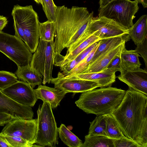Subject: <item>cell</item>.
Wrapping results in <instances>:
<instances>
[{
  "mask_svg": "<svg viewBox=\"0 0 147 147\" xmlns=\"http://www.w3.org/2000/svg\"><path fill=\"white\" fill-rule=\"evenodd\" d=\"M137 144L140 147H147V116L144 118L142 123Z\"/></svg>",
  "mask_w": 147,
  "mask_h": 147,
  "instance_id": "cell-32",
  "label": "cell"
},
{
  "mask_svg": "<svg viewBox=\"0 0 147 147\" xmlns=\"http://www.w3.org/2000/svg\"><path fill=\"white\" fill-rule=\"evenodd\" d=\"M112 114L124 135L137 144L142 123L147 116V96L129 87L121 104Z\"/></svg>",
  "mask_w": 147,
  "mask_h": 147,
  "instance_id": "cell-2",
  "label": "cell"
},
{
  "mask_svg": "<svg viewBox=\"0 0 147 147\" xmlns=\"http://www.w3.org/2000/svg\"><path fill=\"white\" fill-rule=\"evenodd\" d=\"M11 147H31L32 146L26 140L18 136H5Z\"/></svg>",
  "mask_w": 147,
  "mask_h": 147,
  "instance_id": "cell-31",
  "label": "cell"
},
{
  "mask_svg": "<svg viewBox=\"0 0 147 147\" xmlns=\"http://www.w3.org/2000/svg\"><path fill=\"white\" fill-rule=\"evenodd\" d=\"M100 39L98 37L92 35L90 36L66 53L62 60L57 66L60 67L63 64L74 59L81 52L89 46Z\"/></svg>",
  "mask_w": 147,
  "mask_h": 147,
  "instance_id": "cell-22",
  "label": "cell"
},
{
  "mask_svg": "<svg viewBox=\"0 0 147 147\" xmlns=\"http://www.w3.org/2000/svg\"><path fill=\"white\" fill-rule=\"evenodd\" d=\"M15 35L22 39L25 43V39L23 30L15 19H13Z\"/></svg>",
  "mask_w": 147,
  "mask_h": 147,
  "instance_id": "cell-37",
  "label": "cell"
},
{
  "mask_svg": "<svg viewBox=\"0 0 147 147\" xmlns=\"http://www.w3.org/2000/svg\"><path fill=\"white\" fill-rule=\"evenodd\" d=\"M106 123L108 137L113 139H119L124 135L115 118L112 114L103 115Z\"/></svg>",
  "mask_w": 147,
  "mask_h": 147,
  "instance_id": "cell-25",
  "label": "cell"
},
{
  "mask_svg": "<svg viewBox=\"0 0 147 147\" xmlns=\"http://www.w3.org/2000/svg\"><path fill=\"white\" fill-rule=\"evenodd\" d=\"M66 78L91 81L97 83L100 87H111L115 82V72L105 69L102 71L82 73L65 76Z\"/></svg>",
  "mask_w": 147,
  "mask_h": 147,
  "instance_id": "cell-15",
  "label": "cell"
},
{
  "mask_svg": "<svg viewBox=\"0 0 147 147\" xmlns=\"http://www.w3.org/2000/svg\"><path fill=\"white\" fill-rule=\"evenodd\" d=\"M114 139L100 135H86L81 147H115Z\"/></svg>",
  "mask_w": 147,
  "mask_h": 147,
  "instance_id": "cell-23",
  "label": "cell"
},
{
  "mask_svg": "<svg viewBox=\"0 0 147 147\" xmlns=\"http://www.w3.org/2000/svg\"><path fill=\"white\" fill-rule=\"evenodd\" d=\"M121 81L134 90L147 96V70L140 68L129 70L117 76Z\"/></svg>",
  "mask_w": 147,
  "mask_h": 147,
  "instance_id": "cell-14",
  "label": "cell"
},
{
  "mask_svg": "<svg viewBox=\"0 0 147 147\" xmlns=\"http://www.w3.org/2000/svg\"><path fill=\"white\" fill-rule=\"evenodd\" d=\"M54 40H39L38 47L32 55L30 63L42 79V84L51 83L54 62Z\"/></svg>",
  "mask_w": 147,
  "mask_h": 147,
  "instance_id": "cell-7",
  "label": "cell"
},
{
  "mask_svg": "<svg viewBox=\"0 0 147 147\" xmlns=\"http://www.w3.org/2000/svg\"><path fill=\"white\" fill-rule=\"evenodd\" d=\"M0 90L14 101L24 105L33 107L38 99L35 89L29 83L22 80H18Z\"/></svg>",
  "mask_w": 147,
  "mask_h": 147,
  "instance_id": "cell-11",
  "label": "cell"
},
{
  "mask_svg": "<svg viewBox=\"0 0 147 147\" xmlns=\"http://www.w3.org/2000/svg\"><path fill=\"white\" fill-rule=\"evenodd\" d=\"M43 10L48 20L55 22L56 20L57 6L53 0H42Z\"/></svg>",
  "mask_w": 147,
  "mask_h": 147,
  "instance_id": "cell-28",
  "label": "cell"
},
{
  "mask_svg": "<svg viewBox=\"0 0 147 147\" xmlns=\"http://www.w3.org/2000/svg\"><path fill=\"white\" fill-rule=\"evenodd\" d=\"M85 31L100 40L128 34V30L114 20L105 17L93 18Z\"/></svg>",
  "mask_w": 147,
  "mask_h": 147,
  "instance_id": "cell-9",
  "label": "cell"
},
{
  "mask_svg": "<svg viewBox=\"0 0 147 147\" xmlns=\"http://www.w3.org/2000/svg\"><path fill=\"white\" fill-rule=\"evenodd\" d=\"M13 119L9 115L0 113V126H3Z\"/></svg>",
  "mask_w": 147,
  "mask_h": 147,
  "instance_id": "cell-38",
  "label": "cell"
},
{
  "mask_svg": "<svg viewBox=\"0 0 147 147\" xmlns=\"http://www.w3.org/2000/svg\"><path fill=\"white\" fill-rule=\"evenodd\" d=\"M99 43L88 55L71 71L68 75L81 73L87 68L98 47Z\"/></svg>",
  "mask_w": 147,
  "mask_h": 147,
  "instance_id": "cell-30",
  "label": "cell"
},
{
  "mask_svg": "<svg viewBox=\"0 0 147 147\" xmlns=\"http://www.w3.org/2000/svg\"><path fill=\"white\" fill-rule=\"evenodd\" d=\"M125 42H124L99 57L89 64L82 73L98 72L105 69L111 60L116 56L120 54L122 49L125 46Z\"/></svg>",
  "mask_w": 147,
  "mask_h": 147,
  "instance_id": "cell-17",
  "label": "cell"
},
{
  "mask_svg": "<svg viewBox=\"0 0 147 147\" xmlns=\"http://www.w3.org/2000/svg\"><path fill=\"white\" fill-rule=\"evenodd\" d=\"M15 74L18 79L29 83L32 88L42 82V78L30 65L22 67H18Z\"/></svg>",
  "mask_w": 147,
  "mask_h": 147,
  "instance_id": "cell-20",
  "label": "cell"
},
{
  "mask_svg": "<svg viewBox=\"0 0 147 147\" xmlns=\"http://www.w3.org/2000/svg\"><path fill=\"white\" fill-rule=\"evenodd\" d=\"M93 14V11L90 13L85 7L57 6L54 41L55 66L63 59L62 51L73 45L84 34Z\"/></svg>",
  "mask_w": 147,
  "mask_h": 147,
  "instance_id": "cell-1",
  "label": "cell"
},
{
  "mask_svg": "<svg viewBox=\"0 0 147 147\" xmlns=\"http://www.w3.org/2000/svg\"><path fill=\"white\" fill-rule=\"evenodd\" d=\"M78 65L75 59L69 61L60 66L62 73L65 76L68 75L71 71Z\"/></svg>",
  "mask_w": 147,
  "mask_h": 147,
  "instance_id": "cell-36",
  "label": "cell"
},
{
  "mask_svg": "<svg viewBox=\"0 0 147 147\" xmlns=\"http://www.w3.org/2000/svg\"><path fill=\"white\" fill-rule=\"evenodd\" d=\"M0 113L9 115L13 119L31 120L34 116L32 107L19 104L3 93L0 90Z\"/></svg>",
  "mask_w": 147,
  "mask_h": 147,
  "instance_id": "cell-13",
  "label": "cell"
},
{
  "mask_svg": "<svg viewBox=\"0 0 147 147\" xmlns=\"http://www.w3.org/2000/svg\"><path fill=\"white\" fill-rule=\"evenodd\" d=\"M35 90L37 99L49 104L53 109L59 105L61 101L67 94L55 87L51 88L41 84L38 85Z\"/></svg>",
  "mask_w": 147,
  "mask_h": 147,
  "instance_id": "cell-16",
  "label": "cell"
},
{
  "mask_svg": "<svg viewBox=\"0 0 147 147\" xmlns=\"http://www.w3.org/2000/svg\"><path fill=\"white\" fill-rule=\"evenodd\" d=\"M128 34L102 39L99 43L89 64L111 50L126 42Z\"/></svg>",
  "mask_w": 147,
  "mask_h": 147,
  "instance_id": "cell-18",
  "label": "cell"
},
{
  "mask_svg": "<svg viewBox=\"0 0 147 147\" xmlns=\"http://www.w3.org/2000/svg\"><path fill=\"white\" fill-rule=\"evenodd\" d=\"M128 32L129 37L136 46L142 43L147 38V15L141 16Z\"/></svg>",
  "mask_w": 147,
  "mask_h": 147,
  "instance_id": "cell-19",
  "label": "cell"
},
{
  "mask_svg": "<svg viewBox=\"0 0 147 147\" xmlns=\"http://www.w3.org/2000/svg\"><path fill=\"white\" fill-rule=\"evenodd\" d=\"M137 1L112 0L100 7L98 17H105L114 20L128 30L133 26V20L139 7Z\"/></svg>",
  "mask_w": 147,
  "mask_h": 147,
  "instance_id": "cell-6",
  "label": "cell"
},
{
  "mask_svg": "<svg viewBox=\"0 0 147 147\" xmlns=\"http://www.w3.org/2000/svg\"><path fill=\"white\" fill-rule=\"evenodd\" d=\"M39 36L40 39L47 41L54 40L55 33V23L47 20L39 23Z\"/></svg>",
  "mask_w": 147,
  "mask_h": 147,
  "instance_id": "cell-27",
  "label": "cell"
},
{
  "mask_svg": "<svg viewBox=\"0 0 147 147\" xmlns=\"http://www.w3.org/2000/svg\"><path fill=\"white\" fill-rule=\"evenodd\" d=\"M115 147H140L135 142L125 136L119 139H115Z\"/></svg>",
  "mask_w": 147,
  "mask_h": 147,
  "instance_id": "cell-33",
  "label": "cell"
},
{
  "mask_svg": "<svg viewBox=\"0 0 147 147\" xmlns=\"http://www.w3.org/2000/svg\"><path fill=\"white\" fill-rule=\"evenodd\" d=\"M59 137L63 143L69 147H81L82 141L62 124L58 128Z\"/></svg>",
  "mask_w": 147,
  "mask_h": 147,
  "instance_id": "cell-24",
  "label": "cell"
},
{
  "mask_svg": "<svg viewBox=\"0 0 147 147\" xmlns=\"http://www.w3.org/2000/svg\"><path fill=\"white\" fill-rule=\"evenodd\" d=\"M15 74L5 71H0V90L3 89L18 81Z\"/></svg>",
  "mask_w": 147,
  "mask_h": 147,
  "instance_id": "cell-29",
  "label": "cell"
},
{
  "mask_svg": "<svg viewBox=\"0 0 147 147\" xmlns=\"http://www.w3.org/2000/svg\"><path fill=\"white\" fill-rule=\"evenodd\" d=\"M90 123L88 135H100L108 137L106 123L103 115L97 116L92 121L90 122Z\"/></svg>",
  "mask_w": 147,
  "mask_h": 147,
  "instance_id": "cell-26",
  "label": "cell"
},
{
  "mask_svg": "<svg viewBox=\"0 0 147 147\" xmlns=\"http://www.w3.org/2000/svg\"><path fill=\"white\" fill-rule=\"evenodd\" d=\"M105 69L113 72H116L117 71H119L121 73L122 69L120 54L115 57L110 62Z\"/></svg>",
  "mask_w": 147,
  "mask_h": 147,
  "instance_id": "cell-34",
  "label": "cell"
},
{
  "mask_svg": "<svg viewBox=\"0 0 147 147\" xmlns=\"http://www.w3.org/2000/svg\"><path fill=\"white\" fill-rule=\"evenodd\" d=\"M125 92L116 88L100 87L82 92L75 103L88 114L97 116L112 114L121 104Z\"/></svg>",
  "mask_w": 147,
  "mask_h": 147,
  "instance_id": "cell-3",
  "label": "cell"
},
{
  "mask_svg": "<svg viewBox=\"0 0 147 147\" xmlns=\"http://www.w3.org/2000/svg\"><path fill=\"white\" fill-rule=\"evenodd\" d=\"M8 22L7 18L3 16L0 15V31L6 26Z\"/></svg>",
  "mask_w": 147,
  "mask_h": 147,
  "instance_id": "cell-40",
  "label": "cell"
},
{
  "mask_svg": "<svg viewBox=\"0 0 147 147\" xmlns=\"http://www.w3.org/2000/svg\"><path fill=\"white\" fill-rule=\"evenodd\" d=\"M51 82L54 84L55 88L67 93H82L100 87L97 83L93 81L66 78L60 72H58L57 77L52 78Z\"/></svg>",
  "mask_w": 147,
  "mask_h": 147,
  "instance_id": "cell-12",
  "label": "cell"
},
{
  "mask_svg": "<svg viewBox=\"0 0 147 147\" xmlns=\"http://www.w3.org/2000/svg\"><path fill=\"white\" fill-rule=\"evenodd\" d=\"M138 3H141L144 8L147 7V0H136Z\"/></svg>",
  "mask_w": 147,
  "mask_h": 147,
  "instance_id": "cell-42",
  "label": "cell"
},
{
  "mask_svg": "<svg viewBox=\"0 0 147 147\" xmlns=\"http://www.w3.org/2000/svg\"><path fill=\"white\" fill-rule=\"evenodd\" d=\"M36 122L37 119H12L6 124L1 132L5 136L21 137L33 147L34 144Z\"/></svg>",
  "mask_w": 147,
  "mask_h": 147,
  "instance_id": "cell-10",
  "label": "cell"
},
{
  "mask_svg": "<svg viewBox=\"0 0 147 147\" xmlns=\"http://www.w3.org/2000/svg\"><path fill=\"white\" fill-rule=\"evenodd\" d=\"M140 56L135 50H127L125 46L120 54L122 74L125 71L140 68L141 63L139 61Z\"/></svg>",
  "mask_w": 147,
  "mask_h": 147,
  "instance_id": "cell-21",
  "label": "cell"
},
{
  "mask_svg": "<svg viewBox=\"0 0 147 147\" xmlns=\"http://www.w3.org/2000/svg\"><path fill=\"white\" fill-rule=\"evenodd\" d=\"M50 105L43 102L37 111L34 144L40 147H55L58 144V129Z\"/></svg>",
  "mask_w": 147,
  "mask_h": 147,
  "instance_id": "cell-4",
  "label": "cell"
},
{
  "mask_svg": "<svg viewBox=\"0 0 147 147\" xmlns=\"http://www.w3.org/2000/svg\"><path fill=\"white\" fill-rule=\"evenodd\" d=\"M11 15L23 30L25 43L31 52L34 53L38 47L39 38L37 13L31 5L22 6L17 5L14 6Z\"/></svg>",
  "mask_w": 147,
  "mask_h": 147,
  "instance_id": "cell-5",
  "label": "cell"
},
{
  "mask_svg": "<svg viewBox=\"0 0 147 147\" xmlns=\"http://www.w3.org/2000/svg\"><path fill=\"white\" fill-rule=\"evenodd\" d=\"M37 3L42 4V0H34Z\"/></svg>",
  "mask_w": 147,
  "mask_h": 147,
  "instance_id": "cell-43",
  "label": "cell"
},
{
  "mask_svg": "<svg viewBox=\"0 0 147 147\" xmlns=\"http://www.w3.org/2000/svg\"><path fill=\"white\" fill-rule=\"evenodd\" d=\"M0 147H11L7 141L5 135L1 132L0 133Z\"/></svg>",
  "mask_w": 147,
  "mask_h": 147,
  "instance_id": "cell-39",
  "label": "cell"
},
{
  "mask_svg": "<svg viewBox=\"0 0 147 147\" xmlns=\"http://www.w3.org/2000/svg\"><path fill=\"white\" fill-rule=\"evenodd\" d=\"M0 52L14 62L18 67L29 65L32 55L22 39L2 31H0Z\"/></svg>",
  "mask_w": 147,
  "mask_h": 147,
  "instance_id": "cell-8",
  "label": "cell"
},
{
  "mask_svg": "<svg viewBox=\"0 0 147 147\" xmlns=\"http://www.w3.org/2000/svg\"><path fill=\"white\" fill-rule=\"evenodd\" d=\"M112 0H100L99 4L100 7H103Z\"/></svg>",
  "mask_w": 147,
  "mask_h": 147,
  "instance_id": "cell-41",
  "label": "cell"
},
{
  "mask_svg": "<svg viewBox=\"0 0 147 147\" xmlns=\"http://www.w3.org/2000/svg\"><path fill=\"white\" fill-rule=\"evenodd\" d=\"M147 38L141 44L137 46L135 50L138 54H140L143 59L146 66L147 67Z\"/></svg>",
  "mask_w": 147,
  "mask_h": 147,
  "instance_id": "cell-35",
  "label": "cell"
}]
</instances>
